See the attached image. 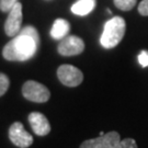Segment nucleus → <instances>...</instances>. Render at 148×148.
Instances as JSON below:
<instances>
[{"mask_svg":"<svg viewBox=\"0 0 148 148\" xmlns=\"http://www.w3.org/2000/svg\"><path fill=\"white\" fill-rule=\"evenodd\" d=\"M121 142V136L117 132H109L99 137L87 139L80 145V148H115Z\"/></svg>","mask_w":148,"mask_h":148,"instance_id":"obj_5","label":"nucleus"},{"mask_svg":"<svg viewBox=\"0 0 148 148\" xmlns=\"http://www.w3.org/2000/svg\"><path fill=\"white\" fill-rule=\"evenodd\" d=\"M115 148H138L135 139L133 138H125L117 144Z\"/></svg>","mask_w":148,"mask_h":148,"instance_id":"obj_14","label":"nucleus"},{"mask_svg":"<svg viewBox=\"0 0 148 148\" xmlns=\"http://www.w3.org/2000/svg\"><path fill=\"white\" fill-rule=\"evenodd\" d=\"M9 86H10V80L8 76L0 73V97H2L8 91Z\"/></svg>","mask_w":148,"mask_h":148,"instance_id":"obj_13","label":"nucleus"},{"mask_svg":"<svg viewBox=\"0 0 148 148\" xmlns=\"http://www.w3.org/2000/svg\"><path fill=\"white\" fill-rule=\"evenodd\" d=\"M9 138L11 143L19 148H27L33 144V137L31 134L24 130L23 124L14 122L9 128Z\"/></svg>","mask_w":148,"mask_h":148,"instance_id":"obj_6","label":"nucleus"},{"mask_svg":"<svg viewBox=\"0 0 148 148\" xmlns=\"http://www.w3.org/2000/svg\"><path fill=\"white\" fill-rule=\"evenodd\" d=\"M29 123L34 134L38 136H46L51 132V125L46 116L40 112H32L29 114Z\"/></svg>","mask_w":148,"mask_h":148,"instance_id":"obj_9","label":"nucleus"},{"mask_svg":"<svg viewBox=\"0 0 148 148\" xmlns=\"http://www.w3.org/2000/svg\"><path fill=\"white\" fill-rule=\"evenodd\" d=\"M138 12L144 16H148V0H142L138 5Z\"/></svg>","mask_w":148,"mask_h":148,"instance_id":"obj_17","label":"nucleus"},{"mask_svg":"<svg viewBox=\"0 0 148 148\" xmlns=\"http://www.w3.org/2000/svg\"><path fill=\"white\" fill-rule=\"evenodd\" d=\"M22 95L29 101L36 103H44L48 101L51 92L47 89V87H45L42 84L34 80H27L22 87Z\"/></svg>","mask_w":148,"mask_h":148,"instance_id":"obj_3","label":"nucleus"},{"mask_svg":"<svg viewBox=\"0 0 148 148\" xmlns=\"http://www.w3.org/2000/svg\"><path fill=\"white\" fill-rule=\"evenodd\" d=\"M40 46V35L34 27L27 25L11 40L2 49L3 58L10 62H25L32 58Z\"/></svg>","mask_w":148,"mask_h":148,"instance_id":"obj_1","label":"nucleus"},{"mask_svg":"<svg viewBox=\"0 0 148 148\" xmlns=\"http://www.w3.org/2000/svg\"><path fill=\"white\" fill-rule=\"evenodd\" d=\"M138 63L140 64V66L143 68L148 67V52L142 51L138 55Z\"/></svg>","mask_w":148,"mask_h":148,"instance_id":"obj_16","label":"nucleus"},{"mask_svg":"<svg viewBox=\"0 0 148 148\" xmlns=\"http://www.w3.org/2000/svg\"><path fill=\"white\" fill-rule=\"evenodd\" d=\"M126 23L122 16H113L104 24L103 32L100 37L101 45L104 48L115 47L121 42L125 34Z\"/></svg>","mask_w":148,"mask_h":148,"instance_id":"obj_2","label":"nucleus"},{"mask_svg":"<svg viewBox=\"0 0 148 148\" xmlns=\"http://www.w3.org/2000/svg\"><path fill=\"white\" fill-rule=\"evenodd\" d=\"M95 0H78L71 5V12L76 16H87L95 9Z\"/></svg>","mask_w":148,"mask_h":148,"instance_id":"obj_11","label":"nucleus"},{"mask_svg":"<svg viewBox=\"0 0 148 148\" xmlns=\"http://www.w3.org/2000/svg\"><path fill=\"white\" fill-rule=\"evenodd\" d=\"M137 0H114V5L117 9L122 11H128L133 9L136 5Z\"/></svg>","mask_w":148,"mask_h":148,"instance_id":"obj_12","label":"nucleus"},{"mask_svg":"<svg viewBox=\"0 0 148 148\" xmlns=\"http://www.w3.org/2000/svg\"><path fill=\"white\" fill-rule=\"evenodd\" d=\"M22 25V5L16 2L8 12V18L5 22V32L8 36H16L20 32Z\"/></svg>","mask_w":148,"mask_h":148,"instance_id":"obj_7","label":"nucleus"},{"mask_svg":"<svg viewBox=\"0 0 148 148\" xmlns=\"http://www.w3.org/2000/svg\"><path fill=\"white\" fill-rule=\"evenodd\" d=\"M18 0H0V10L2 12H9Z\"/></svg>","mask_w":148,"mask_h":148,"instance_id":"obj_15","label":"nucleus"},{"mask_svg":"<svg viewBox=\"0 0 148 148\" xmlns=\"http://www.w3.org/2000/svg\"><path fill=\"white\" fill-rule=\"evenodd\" d=\"M69 31H70L69 22L59 18L54 21L52 30H51V35L54 40H63L64 37L67 36Z\"/></svg>","mask_w":148,"mask_h":148,"instance_id":"obj_10","label":"nucleus"},{"mask_svg":"<svg viewBox=\"0 0 148 148\" xmlns=\"http://www.w3.org/2000/svg\"><path fill=\"white\" fill-rule=\"evenodd\" d=\"M85 49V42L78 36L69 35L64 37L58 45V53L63 56H75L79 55Z\"/></svg>","mask_w":148,"mask_h":148,"instance_id":"obj_8","label":"nucleus"},{"mask_svg":"<svg viewBox=\"0 0 148 148\" xmlns=\"http://www.w3.org/2000/svg\"><path fill=\"white\" fill-rule=\"evenodd\" d=\"M57 77L63 85L67 87H78L84 80L81 70L73 65H62L57 69Z\"/></svg>","mask_w":148,"mask_h":148,"instance_id":"obj_4","label":"nucleus"}]
</instances>
